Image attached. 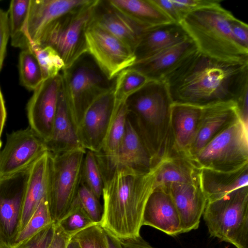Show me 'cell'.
<instances>
[{"instance_id": "obj_35", "label": "cell", "mask_w": 248, "mask_h": 248, "mask_svg": "<svg viewBox=\"0 0 248 248\" xmlns=\"http://www.w3.org/2000/svg\"><path fill=\"white\" fill-rule=\"evenodd\" d=\"M56 223L71 237L79 231L97 224L83 210L76 197L67 214Z\"/></svg>"}, {"instance_id": "obj_48", "label": "cell", "mask_w": 248, "mask_h": 248, "mask_svg": "<svg viewBox=\"0 0 248 248\" xmlns=\"http://www.w3.org/2000/svg\"><path fill=\"white\" fill-rule=\"evenodd\" d=\"M12 245L6 241L0 240V248H11Z\"/></svg>"}, {"instance_id": "obj_45", "label": "cell", "mask_w": 248, "mask_h": 248, "mask_svg": "<svg viewBox=\"0 0 248 248\" xmlns=\"http://www.w3.org/2000/svg\"><path fill=\"white\" fill-rule=\"evenodd\" d=\"M7 113L3 97L0 89V149L1 147V135L5 124Z\"/></svg>"}, {"instance_id": "obj_38", "label": "cell", "mask_w": 248, "mask_h": 248, "mask_svg": "<svg viewBox=\"0 0 248 248\" xmlns=\"http://www.w3.org/2000/svg\"><path fill=\"white\" fill-rule=\"evenodd\" d=\"M53 222L39 232L17 245H12L11 248H47L53 236Z\"/></svg>"}, {"instance_id": "obj_17", "label": "cell", "mask_w": 248, "mask_h": 248, "mask_svg": "<svg viewBox=\"0 0 248 248\" xmlns=\"http://www.w3.org/2000/svg\"><path fill=\"white\" fill-rule=\"evenodd\" d=\"M90 25L116 38L133 53L140 34L145 30L114 8L108 0H96Z\"/></svg>"}, {"instance_id": "obj_34", "label": "cell", "mask_w": 248, "mask_h": 248, "mask_svg": "<svg viewBox=\"0 0 248 248\" xmlns=\"http://www.w3.org/2000/svg\"><path fill=\"white\" fill-rule=\"evenodd\" d=\"M82 182L99 200L102 195L104 180L95 153L86 150L82 169Z\"/></svg>"}, {"instance_id": "obj_32", "label": "cell", "mask_w": 248, "mask_h": 248, "mask_svg": "<svg viewBox=\"0 0 248 248\" xmlns=\"http://www.w3.org/2000/svg\"><path fill=\"white\" fill-rule=\"evenodd\" d=\"M29 49L38 60L43 80L57 76L64 69V63L62 58L51 46L31 44Z\"/></svg>"}, {"instance_id": "obj_14", "label": "cell", "mask_w": 248, "mask_h": 248, "mask_svg": "<svg viewBox=\"0 0 248 248\" xmlns=\"http://www.w3.org/2000/svg\"><path fill=\"white\" fill-rule=\"evenodd\" d=\"M113 89L90 105L77 129L81 144L86 150L95 153L101 151L116 107Z\"/></svg>"}, {"instance_id": "obj_46", "label": "cell", "mask_w": 248, "mask_h": 248, "mask_svg": "<svg viewBox=\"0 0 248 248\" xmlns=\"http://www.w3.org/2000/svg\"><path fill=\"white\" fill-rule=\"evenodd\" d=\"M104 230L108 248H123L118 238Z\"/></svg>"}, {"instance_id": "obj_29", "label": "cell", "mask_w": 248, "mask_h": 248, "mask_svg": "<svg viewBox=\"0 0 248 248\" xmlns=\"http://www.w3.org/2000/svg\"><path fill=\"white\" fill-rule=\"evenodd\" d=\"M31 0H13L8 12L11 45L22 49L29 45L24 30L29 13Z\"/></svg>"}, {"instance_id": "obj_20", "label": "cell", "mask_w": 248, "mask_h": 248, "mask_svg": "<svg viewBox=\"0 0 248 248\" xmlns=\"http://www.w3.org/2000/svg\"><path fill=\"white\" fill-rule=\"evenodd\" d=\"M198 50L189 37L130 67L144 75L148 80H164L184 60Z\"/></svg>"}, {"instance_id": "obj_25", "label": "cell", "mask_w": 248, "mask_h": 248, "mask_svg": "<svg viewBox=\"0 0 248 248\" xmlns=\"http://www.w3.org/2000/svg\"><path fill=\"white\" fill-rule=\"evenodd\" d=\"M45 143L47 151L51 154L84 148L68 111L62 84L51 135L49 139Z\"/></svg>"}, {"instance_id": "obj_47", "label": "cell", "mask_w": 248, "mask_h": 248, "mask_svg": "<svg viewBox=\"0 0 248 248\" xmlns=\"http://www.w3.org/2000/svg\"><path fill=\"white\" fill-rule=\"evenodd\" d=\"M67 248H81L80 246L79 245V244H78V243L73 239H71V240H70L68 245H67Z\"/></svg>"}, {"instance_id": "obj_27", "label": "cell", "mask_w": 248, "mask_h": 248, "mask_svg": "<svg viewBox=\"0 0 248 248\" xmlns=\"http://www.w3.org/2000/svg\"><path fill=\"white\" fill-rule=\"evenodd\" d=\"M200 169L188 157L178 154L161 160L158 164L155 187L172 183H191L199 180Z\"/></svg>"}, {"instance_id": "obj_31", "label": "cell", "mask_w": 248, "mask_h": 248, "mask_svg": "<svg viewBox=\"0 0 248 248\" xmlns=\"http://www.w3.org/2000/svg\"><path fill=\"white\" fill-rule=\"evenodd\" d=\"M53 223L46 197L41 201L26 225L16 233L14 241L12 245H17L22 242Z\"/></svg>"}, {"instance_id": "obj_49", "label": "cell", "mask_w": 248, "mask_h": 248, "mask_svg": "<svg viewBox=\"0 0 248 248\" xmlns=\"http://www.w3.org/2000/svg\"><path fill=\"white\" fill-rule=\"evenodd\" d=\"M1 234H2V231H1V226L0 224V238H1Z\"/></svg>"}, {"instance_id": "obj_15", "label": "cell", "mask_w": 248, "mask_h": 248, "mask_svg": "<svg viewBox=\"0 0 248 248\" xmlns=\"http://www.w3.org/2000/svg\"><path fill=\"white\" fill-rule=\"evenodd\" d=\"M89 1V0H31L24 30L29 46L37 44L46 31L62 17Z\"/></svg>"}, {"instance_id": "obj_9", "label": "cell", "mask_w": 248, "mask_h": 248, "mask_svg": "<svg viewBox=\"0 0 248 248\" xmlns=\"http://www.w3.org/2000/svg\"><path fill=\"white\" fill-rule=\"evenodd\" d=\"M96 1L89 0L62 17L46 31L37 44L55 49L64 62V68L70 67L87 52L85 32Z\"/></svg>"}, {"instance_id": "obj_10", "label": "cell", "mask_w": 248, "mask_h": 248, "mask_svg": "<svg viewBox=\"0 0 248 248\" xmlns=\"http://www.w3.org/2000/svg\"><path fill=\"white\" fill-rule=\"evenodd\" d=\"M87 53L110 80L136 62L134 53L121 41L94 25L85 32Z\"/></svg>"}, {"instance_id": "obj_23", "label": "cell", "mask_w": 248, "mask_h": 248, "mask_svg": "<svg viewBox=\"0 0 248 248\" xmlns=\"http://www.w3.org/2000/svg\"><path fill=\"white\" fill-rule=\"evenodd\" d=\"M188 38L180 23L172 22L149 28L140 34L135 49L136 62L148 58Z\"/></svg>"}, {"instance_id": "obj_50", "label": "cell", "mask_w": 248, "mask_h": 248, "mask_svg": "<svg viewBox=\"0 0 248 248\" xmlns=\"http://www.w3.org/2000/svg\"><path fill=\"white\" fill-rule=\"evenodd\" d=\"M224 248H228V247H225Z\"/></svg>"}, {"instance_id": "obj_28", "label": "cell", "mask_w": 248, "mask_h": 248, "mask_svg": "<svg viewBox=\"0 0 248 248\" xmlns=\"http://www.w3.org/2000/svg\"><path fill=\"white\" fill-rule=\"evenodd\" d=\"M126 100L116 99V104L114 114L100 152L105 155H110L114 153L124 139L129 114Z\"/></svg>"}, {"instance_id": "obj_3", "label": "cell", "mask_w": 248, "mask_h": 248, "mask_svg": "<svg viewBox=\"0 0 248 248\" xmlns=\"http://www.w3.org/2000/svg\"><path fill=\"white\" fill-rule=\"evenodd\" d=\"M172 103L164 80H148L126 100L129 117L157 163L174 154L170 131Z\"/></svg>"}, {"instance_id": "obj_16", "label": "cell", "mask_w": 248, "mask_h": 248, "mask_svg": "<svg viewBox=\"0 0 248 248\" xmlns=\"http://www.w3.org/2000/svg\"><path fill=\"white\" fill-rule=\"evenodd\" d=\"M238 118L237 106L233 101L202 107L195 136L186 156L189 159L193 157L215 136Z\"/></svg>"}, {"instance_id": "obj_42", "label": "cell", "mask_w": 248, "mask_h": 248, "mask_svg": "<svg viewBox=\"0 0 248 248\" xmlns=\"http://www.w3.org/2000/svg\"><path fill=\"white\" fill-rule=\"evenodd\" d=\"M152 1L173 22L181 23L182 19L171 0H152Z\"/></svg>"}, {"instance_id": "obj_33", "label": "cell", "mask_w": 248, "mask_h": 248, "mask_svg": "<svg viewBox=\"0 0 248 248\" xmlns=\"http://www.w3.org/2000/svg\"><path fill=\"white\" fill-rule=\"evenodd\" d=\"M148 81L144 75L130 67L122 71L114 79L113 91L115 99L126 100Z\"/></svg>"}, {"instance_id": "obj_19", "label": "cell", "mask_w": 248, "mask_h": 248, "mask_svg": "<svg viewBox=\"0 0 248 248\" xmlns=\"http://www.w3.org/2000/svg\"><path fill=\"white\" fill-rule=\"evenodd\" d=\"M142 224L172 236L183 233L178 212L165 187H156L151 193L144 209Z\"/></svg>"}, {"instance_id": "obj_8", "label": "cell", "mask_w": 248, "mask_h": 248, "mask_svg": "<svg viewBox=\"0 0 248 248\" xmlns=\"http://www.w3.org/2000/svg\"><path fill=\"white\" fill-rule=\"evenodd\" d=\"M248 129L238 118L190 159L199 169L223 172L235 171L248 165Z\"/></svg>"}, {"instance_id": "obj_26", "label": "cell", "mask_w": 248, "mask_h": 248, "mask_svg": "<svg viewBox=\"0 0 248 248\" xmlns=\"http://www.w3.org/2000/svg\"><path fill=\"white\" fill-rule=\"evenodd\" d=\"M108 1L114 8L144 30L173 22L152 0Z\"/></svg>"}, {"instance_id": "obj_43", "label": "cell", "mask_w": 248, "mask_h": 248, "mask_svg": "<svg viewBox=\"0 0 248 248\" xmlns=\"http://www.w3.org/2000/svg\"><path fill=\"white\" fill-rule=\"evenodd\" d=\"M71 238L58 223H54L53 236L47 248H67Z\"/></svg>"}, {"instance_id": "obj_36", "label": "cell", "mask_w": 248, "mask_h": 248, "mask_svg": "<svg viewBox=\"0 0 248 248\" xmlns=\"http://www.w3.org/2000/svg\"><path fill=\"white\" fill-rule=\"evenodd\" d=\"M71 239L77 241L81 248H108L105 230L99 224L79 231Z\"/></svg>"}, {"instance_id": "obj_6", "label": "cell", "mask_w": 248, "mask_h": 248, "mask_svg": "<svg viewBox=\"0 0 248 248\" xmlns=\"http://www.w3.org/2000/svg\"><path fill=\"white\" fill-rule=\"evenodd\" d=\"M202 215L210 236L248 248V186L207 202Z\"/></svg>"}, {"instance_id": "obj_4", "label": "cell", "mask_w": 248, "mask_h": 248, "mask_svg": "<svg viewBox=\"0 0 248 248\" xmlns=\"http://www.w3.org/2000/svg\"><path fill=\"white\" fill-rule=\"evenodd\" d=\"M233 16L219 5L190 12L180 24L203 54L219 61L247 63L248 49L236 41L231 29Z\"/></svg>"}, {"instance_id": "obj_37", "label": "cell", "mask_w": 248, "mask_h": 248, "mask_svg": "<svg viewBox=\"0 0 248 248\" xmlns=\"http://www.w3.org/2000/svg\"><path fill=\"white\" fill-rule=\"evenodd\" d=\"M76 198L88 216L94 222L99 224L103 215V208L99 200L82 181Z\"/></svg>"}, {"instance_id": "obj_1", "label": "cell", "mask_w": 248, "mask_h": 248, "mask_svg": "<svg viewBox=\"0 0 248 248\" xmlns=\"http://www.w3.org/2000/svg\"><path fill=\"white\" fill-rule=\"evenodd\" d=\"M173 103L203 107L233 101L248 91V62H230L198 50L184 60L164 80Z\"/></svg>"}, {"instance_id": "obj_12", "label": "cell", "mask_w": 248, "mask_h": 248, "mask_svg": "<svg viewBox=\"0 0 248 248\" xmlns=\"http://www.w3.org/2000/svg\"><path fill=\"white\" fill-rule=\"evenodd\" d=\"M46 151L45 141L30 126L7 134L0 151V178L30 166Z\"/></svg>"}, {"instance_id": "obj_44", "label": "cell", "mask_w": 248, "mask_h": 248, "mask_svg": "<svg viewBox=\"0 0 248 248\" xmlns=\"http://www.w3.org/2000/svg\"><path fill=\"white\" fill-rule=\"evenodd\" d=\"M120 240L123 248H155L140 235L134 238L123 239Z\"/></svg>"}, {"instance_id": "obj_21", "label": "cell", "mask_w": 248, "mask_h": 248, "mask_svg": "<svg viewBox=\"0 0 248 248\" xmlns=\"http://www.w3.org/2000/svg\"><path fill=\"white\" fill-rule=\"evenodd\" d=\"M49 153L46 152L31 166L28 183L23 198L16 233L26 225L43 199L47 198Z\"/></svg>"}, {"instance_id": "obj_30", "label": "cell", "mask_w": 248, "mask_h": 248, "mask_svg": "<svg viewBox=\"0 0 248 248\" xmlns=\"http://www.w3.org/2000/svg\"><path fill=\"white\" fill-rule=\"evenodd\" d=\"M20 84L30 91H34L43 81L38 60L29 48L22 49L19 56Z\"/></svg>"}, {"instance_id": "obj_40", "label": "cell", "mask_w": 248, "mask_h": 248, "mask_svg": "<svg viewBox=\"0 0 248 248\" xmlns=\"http://www.w3.org/2000/svg\"><path fill=\"white\" fill-rule=\"evenodd\" d=\"M9 37L8 14L0 9V72L2 67Z\"/></svg>"}, {"instance_id": "obj_5", "label": "cell", "mask_w": 248, "mask_h": 248, "mask_svg": "<svg viewBox=\"0 0 248 248\" xmlns=\"http://www.w3.org/2000/svg\"><path fill=\"white\" fill-rule=\"evenodd\" d=\"M60 74L66 107L77 131L88 108L114 88L115 79H109L87 52Z\"/></svg>"}, {"instance_id": "obj_24", "label": "cell", "mask_w": 248, "mask_h": 248, "mask_svg": "<svg viewBox=\"0 0 248 248\" xmlns=\"http://www.w3.org/2000/svg\"><path fill=\"white\" fill-rule=\"evenodd\" d=\"M199 181L207 202L214 201L235 190L248 186V165L230 172L200 169Z\"/></svg>"}, {"instance_id": "obj_18", "label": "cell", "mask_w": 248, "mask_h": 248, "mask_svg": "<svg viewBox=\"0 0 248 248\" xmlns=\"http://www.w3.org/2000/svg\"><path fill=\"white\" fill-rule=\"evenodd\" d=\"M164 187L169 192L178 212L182 232L198 229L207 202L199 180L172 183Z\"/></svg>"}, {"instance_id": "obj_13", "label": "cell", "mask_w": 248, "mask_h": 248, "mask_svg": "<svg viewBox=\"0 0 248 248\" xmlns=\"http://www.w3.org/2000/svg\"><path fill=\"white\" fill-rule=\"evenodd\" d=\"M62 84L61 74L44 80L27 105L29 126L46 142L50 138Z\"/></svg>"}, {"instance_id": "obj_7", "label": "cell", "mask_w": 248, "mask_h": 248, "mask_svg": "<svg viewBox=\"0 0 248 248\" xmlns=\"http://www.w3.org/2000/svg\"><path fill=\"white\" fill-rule=\"evenodd\" d=\"M86 152L80 148L58 154L49 153L47 200L55 223L65 216L77 196Z\"/></svg>"}, {"instance_id": "obj_39", "label": "cell", "mask_w": 248, "mask_h": 248, "mask_svg": "<svg viewBox=\"0 0 248 248\" xmlns=\"http://www.w3.org/2000/svg\"><path fill=\"white\" fill-rule=\"evenodd\" d=\"M182 19L188 13L207 7L221 5V0H171Z\"/></svg>"}, {"instance_id": "obj_2", "label": "cell", "mask_w": 248, "mask_h": 248, "mask_svg": "<svg viewBox=\"0 0 248 248\" xmlns=\"http://www.w3.org/2000/svg\"><path fill=\"white\" fill-rule=\"evenodd\" d=\"M157 165L142 173L119 167L103 178V215L99 225L120 239L140 236L144 209L155 188Z\"/></svg>"}, {"instance_id": "obj_41", "label": "cell", "mask_w": 248, "mask_h": 248, "mask_svg": "<svg viewBox=\"0 0 248 248\" xmlns=\"http://www.w3.org/2000/svg\"><path fill=\"white\" fill-rule=\"evenodd\" d=\"M230 27L233 36L244 47L248 49V26L233 16L230 21Z\"/></svg>"}, {"instance_id": "obj_11", "label": "cell", "mask_w": 248, "mask_h": 248, "mask_svg": "<svg viewBox=\"0 0 248 248\" xmlns=\"http://www.w3.org/2000/svg\"><path fill=\"white\" fill-rule=\"evenodd\" d=\"M95 154L103 178L117 167H128L139 172L147 173L158 163L151 154L129 114L125 134L117 151L110 155H105L100 152Z\"/></svg>"}, {"instance_id": "obj_22", "label": "cell", "mask_w": 248, "mask_h": 248, "mask_svg": "<svg viewBox=\"0 0 248 248\" xmlns=\"http://www.w3.org/2000/svg\"><path fill=\"white\" fill-rule=\"evenodd\" d=\"M201 112V107L172 103L170 131L174 154L186 156L195 136Z\"/></svg>"}]
</instances>
